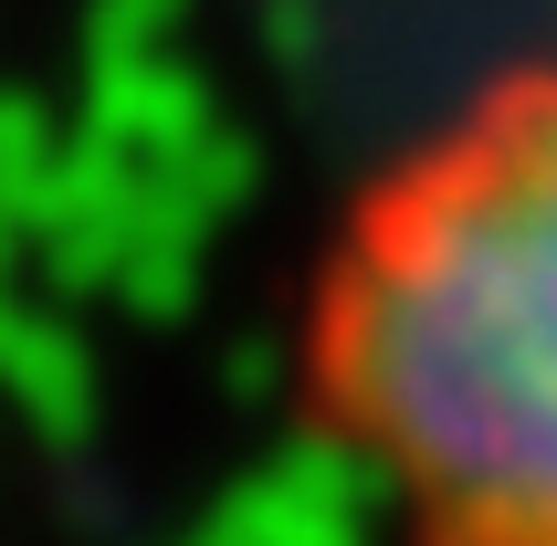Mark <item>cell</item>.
<instances>
[{"label": "cell", "instance_id": "6da1fadb", "mask_svg": "<svg viewBox=\"0 0 557 546\" xmlns=\"http://www.w3.org/2000/svg\"><path fill=\"white\" fill-rule=\"evenodd\" d=\"M295 399L400 546H557V32L337 200Z\"/></svg>", "mask_w": 557, "mask_h": 546}]
</instances>
